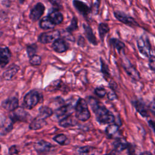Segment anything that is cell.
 Here are the masks:
<instances>
[{
  "mask_svg": "<svg viewBox=\"0 0 155 155\" xmlns=\"http://www.w3.org/2000/svg\"><path fill=\"white\" fill-rule=\"evenodd\" d=\"M140 154H151V153H150V152H148V151H145V152H143V153H141Z\"/></svg>",
  "mask_w": 155,
  "mask_h": 155,
  "instance_id": "44",
  "label": "cell"
},
{
  "mask_svg": "<svg viewBox=\"0 0 155 155\" xmlns=\"http://www.w3.org/2000/svg\"><path fill=\"white\" fill-rule=\"evenodd\" d=\"M73 5L76 10L84 17H87L92 11L90 7L80 0H73Z\"/></svg>",
  "mask_w": 155,
  "mask_h": 155,
  "instance_id": "12",
  "label": "cell"
},
{
  "mask_svg": "<svg viewBox=\"0 0 155 155\" xmlns=\"http://www.w3.org/2000/svg\"><path fill=\"white\" fill-rule=\"evenodd\" d=\"M1 107L8 111H13L19 107V100L16 97L7 98L2 101Z\"/></svg>",
  "mask_w": 155,
  "mask_h": 155,
  "instance_id": "13",
  "label": "cell"
},
{
  "mask_svg": "<svg viewBox=\"0 0 155 155\" xmlns=\"http://www.w3.org/2000/svg\"><path fill=\"white\" fill-rule=\"evenodd\" d=\"M85 42H84V38L82 36H79V39H78V45L81 46V47H83L84 45Z\"/></svg>",
  "mask_w": 155,
  "mask_h": 155,
  "instance_id": "42",
  "label": "cell"
},
{
  "mask_svg": "<svg viewBox=\"0 0 155 155\" xmlns=\"http://www.w3.org/2000/svg\"><path fill=\"white\" fill-rule=\"evenodd\" d=\"M122 64L125 71L131 78H132L134 81H138L140 79V76L139 72L131 64L129 60H128L127 59H125V60L123 59Z\"/></svg>",
  "mask_w": 155,
  "mask_h": 155,
  "instance_id": "7",
  "label": "cell"
},
{
  "mask_svg": "<svg viewBox=\"0 0 155 155\" xmlns=\"http://www.w3.org/2000/svg\"><path fill=\"white\" fill-rule=\"evenodd\" d=\"M127 150H128V153L129 154H133L134 153V149L133 148V145L129 143L128 146V148H127Z\"/></svg>",
  "mask_w": 155,
  "mask_h": 155,
  "instance_id": "43",
  "label": "cell"
},
{
  "mask_svg": "<svg viewBox=\"0 0 155 155\" xmlns=\"http://www.w3.org/2000/svg\"><path fill=\"white\" fill-rule=\"evenodd\" d=\"M12 53L8 48L6 47H0V67L6 66L10 61Z\"/></svg>",
  "mask_w": 155,
  "mask_h": 155,
  "instance_id": "17",
  "label": "cell"
},
{
  "mask_svg": "<svg viewBox=\"0 0 155 155\" xmlns=\"http://www.w3.org/2000/svg\"><path fill=\"white\" fill-rule=\"evenodd\" d=\"M54 141L60 145H67L70 143V140L64 134H58L53 137Z\"/></svg>",
  "mask_w": 155,
  "mask_h": 155,
  "instance_id": "29",
  "label": "cell"
},
{
  "mask_svg": "<svg viewBox=\"0 0 155 155\" xmlns=\"http://www.w3.org/2000/svg\"><path fill=\"white\" fill-rule=\"evenodd\" d=\"M61 33L59 30H51L42 33L38 37V41L42 44H48L59 38Z\"/></svg>",
  "mask_w": 155,
  "mask_h": 155,
  "instance_id": "6",
  "label": "cell"
},
{
  "mask_svg": "<svg viewBox=\"0 0 155 155\" xmlns=\"http://www.w3.org/2000/svg\"><path fill=\"white\" fill-rule=\"evenodd\" d=\"M91 149V147L87 145V146L79 147L77 150V151L79 154H87L90 152Z\"/></svg>",
  "mask_w": 155,
  "mask_h": 155,
  "instance_id": "37",
  "label": "cell"
},
{
  "mask_svg": "<svg viewBox=\"0 0 155 155\" xmlns=\"http://www.w3.org/2000/svg\"><path fill=\"white\" fill-rule=\"evenodd\" d=\"M110 43L111 45H113V47L116 50H117L119 53H120L125 48V44L117 38H111L110 39Z\"/></svg>",
  "mask_w": 155,
  "mask_h": 155,
  "instance_id": "28",
  "label": "cell"
},
{
  "mask_svg": "<svg viewBox=\"0 0 155 155\" xmlns=\"http://www.w3.org/2000/svg\"><path fill=\"white\" fill-rule=\"evenodd\" d=\"M15 122L9 116L6 117L3 116L0 119V135L5 136L13 129V125Z\"/></svg>",
  "mask_w": 155,
  "mask_h": 155,
  "instance_id": "9",
  "label": "cell"
},
{
  "mask_svg": "<svg viewBox=\"0 0 155 155\" xmlns=\"http://www.w3.org/2000/svg\"><path fill=\"white\" fill-rule=\"evenodd\" d=\"M107 95L108 99L110 101H114V100H116L117 99V96L116 93L113 90L107 92Z\"/></svg>",
  "mask_w": 155,
  "mask_h": 155,
  "instance_id": "38",
  "label": "cell"
},
{
  "mask_svg": "<svg viewBox=\"0 0 155 155\" xmlns=\"http://www.w3.org/2000/svg\"><path fill=\"white\" fill-rule=\"evenodd\" d=\"M148 108V110L155 116V98L149 104Z\"/></svg>",
  "mask_w": 155,
  "mask_h": 155,
  "instance_id": "39",
  "label": "cell"
},
{
  "mask_svg": "<svg viewBox=\"0 0 155 155\" xmlns=\"http://www.w3.org/2000/svg\"><path fill=\"white\" fill-rule=\"evenodd\" d=\"M53 7V10H59L62 8V4L61 0H49Z\"/></svg>",
  "mask_w": 155,
  "mask_h": 155,
  "instance_id": "35",
  "label": "cell"
},
{
  "mask_svg": "<svg viewBox=\"0 0 155 155\" xmlns=\"http://www.w3.org/2000/svg\"><path fill=\"white\" fill-rule=\"evenodd\" d=\"M137 47L140 53L146 58H149L151 46L148 37L146 35L140 36L137 40Z\"/></svg>",
  "mask_w": 155,
  "mask_h": 155,
  "instance_id": "4",
  "label": "cell"
},
{
  "mask_svg": "<svg viewBox=\"0 0 155 155\" xmlns=\"http://www.w3.org/2000/svg\"><path fill=\"white\" fill-rule=\"evenodd\" d=\"M76 117L69 115L67 117H64L59 121V125L64 128H67L70 127L75 126L77 124V121L76 120Z\"/></svg>",
  "mask_w": 155,
  "mask_h": 155,
  "instance_id": "22",
  "label": "cell"
},
{
  "mask_svg": "<svg viewBox=\"0 0 155 155\" xmlns=\"http://www.w3.org/2000/svg\"><path fill=\"white\" fill-rule=\"evenodd\" d=\"M2 31L0 30V36H2Z\"/></svg>",
  "mask_w": 155,
  "mask_h": 155,
  "instance_id": "46",
  "label": "cell"
},
{
  "mask_svg": "<svg viewBox=\"0 0 155 155\" xmlns=\"http://www.w3.org/2000/svg\"><path fill=\"white\" fill-rule=\"evenodd\" d=\"M41 57L36 54L29 58V63L32 65H39L41 64Z\"/></svg>",
  "mask_w": 155,
  "mask_h": 155,
  "instance_id": "32",
  "label": "cell"
},
{
  "mask_svg": "<svg viewBox=\"0 0 155 155\" xmlns=\"http://www.w3.org/2000/svg\"><path fill=\"white\" fill-rule=\"evenodd\" d=\"M51 47L54 51L58 53L65 52L68 48V46L66 41L64 39L60 38L56 39L53 42Z\"/></svg>",
  "mask_w": 155,
  "mask_h": 155,
  "instance_id": "16",
  "label": "cell"
},
{
  "mask_svg": "<svg viewBox=\"0 0 155 155\" xmlns=\"http://www.w3.org/2000/svg\"><path fill=\"white\" fill-rule=\"evenodd\" d=\"M78 28V19L76 17L74 16L71 20L70 24L67 27L66 31L68 33H72L74 31L76 30Z\"/></svg>",
  "mask_w": 155,
  "mask_h": 155,
  "instance_id": "30",
  "label": "cell"
},
{
  "mask_svg": "<svg viewBox=\"0 0 155 155\" xmlns=\"http://www.w3.org/2000/svg\"><path fill=\"white\" fill-rule=\"evenodd\" d=\"M74 111V107H73L71 104H68L61 106L55 111L54 114L56 117L60 120L64 117L72 114Z\"/></svg>",
  "mask_w": 155,
  "mask_h": 155,
  "instance_id": "10",
  "label": "cell"
},
{
  "mask_svg": "<svg viewBox=\"0 0 155 155\" xmlns=\"http://www.w3.org/2000/svg\"><path fill=\"white\" fill-rule=\"evenodd\" d=\"M39 112L38 116L45 119L49 117H50L53 114V111L52 109L47 106H41L39 108Z\"/></svg>",
  "mask_w": 155,
  "mask_h": 155,
  "instance_id": "25",
  "label": "cell"
},
{
  "mask_svg": "<svg viewBox=\"0 0 155 155\" xmlns=\"http://www.w3.org/2000/svg\"><path fill=\"white\" fill-rule=\"evenodd\" d=\"M148 66L151 70L155 73V56L150 55L148 58Z\"/></svg>",
  "mask_w": 155,
  "mask_h": 155,
  "instance_id": "36",
  "label": "cell"
},
{
  "mask_svg": "<svg viewBox=\"0 0 155 155\" xmlns=\"http://www.w3.org/2000/svg\"><path fill=\"white\" fill-rule=\"evenodd\" d=\"M24 1H25V0H19V3H20V4H23Z\"/></svg>",
  "mask_w": 155,
  "mask_h": 155,
  "instance_id": "45",
  "label": "cell"
},
{
  "mask_svg": "<svg viewBox=\"0 0 155 155\" xmlns=\"http://www.w3.org/2000/svg\"><path fill=\"white\" fill-rule=\"evenodd\" d=\"M114 16L119 21L125 25H129L132 27L139 26L138 23L133 17L127 15L124 12L119 10L114 11Z\"/></svg>",
  "mask_w": 155,
  "mask_h": 155,
  "instance_id": "5",
  "label": "cell"
},
{
  "mask_svg": "<svg viewBox=\"0 0 155 155\" xmlns=\"http://www.w3.org/2000/svg\"><path fill=\"white\" fill-rule=\"evenodd\" d=\"M114 147V152L119 153L127 149L129 143L127 142L125 139L117 137L113 143Z\"/></svg>",
  "mask_w": 155,
  "mask_h": 155,
  "instance_id": "19",
  "label": "cell"
},
{
  "mask_svg": "<svg viewBox=\"0 0 155 155\" xmlns=\"http://www.w3.org/2000/svg\"><path fill=\"white\" fill-rule=\"evenodd\" d=\"M48 16L55 25L60 24L64 20L63 15L59 10H53V11L48 14Z\"/></svg>",
  "mask_w": 155,
  "mask_h": 155,
  "instance_id": "23",
  "label": "cell"
},
{
  "mask_svg": "<svg viewBox=\"0 0 155 155\" xmlns=\"http://www.w3.org/2000/svg\"><path fill=\"white\" fill-rule=\"evenodd\" d=\"M110 31V27L108 25L104 22H101L98 25V32L100 39L102 41H104V39L105 35Z\"/></svg>",
  "mask_w": 155,
  "mask_h": 155,
  "instance_id": "27",
  "label": "cell"
},
{
  "mask_svg": "<svg viewBox=\"0 0 155 155\" xmlns=\"http://www.w3.org/2000/svg\"><path fill=\"white\" fill-rule=\"evenodd\" d=\"M19 70V67L16 64L10 65L8 68L3 73L2 78L4 79L7 81L12 80L15 76L17 74Z\"/></svg>",
  "mask_w": 155,
  "mask_h": 155,
  "instance_id": "20",
  "label": "cell"
},
{
  "mask_svg": "<svg viewBox=\"0 0 155 155\" xmlns=\"http://www.w3.org/2000/svg\"><path fill=\"white\" fill-rule=\"evenodd\" d=\"M39 26L41 28L44 30H48L54 28L56 25L51 21L50 18L47 16L42 18V19L39 22Z\"/></svg>",
  "mask_w": 155,
  "mask_h": 155,
  "instance_id": "26",
  "label": "cell"
},
{
  "mask_svg": "<svg viewBox=\"0 0 155 155\" xmlns=\"http://www.w3.org/2000/svg\"><path fill=\"white\" fill-rule=\"evenodd\" d=\"M40 98L41 95L37 91H30L24 97V107L27 109H32L39 103Z\"/></svg>",
  "mask_w": 155,
  "mask_h": 155,
  "instance_id": "3",
  "label": "cell"
},
{
  "mask_svg": "<svg viewBox=\"0 0 155 155\" xmlns=\"http://www.w3.org/2000/svg\"><path fill=\"white\" fill-rule=\"evenodd\" d=\"M14 122L16 121L27 122L30 117V115L23 108L18 107L13 111L12 114L10 116Z\"/></svg>",
  "mask_w": 155,
  "mask_h": 155,
  "instance_id": "8",
  "label": "cell"
},
{
  "mask_svg": "<svg viewBox=\"0 0 155 155\" xmlns=\"http://www.w3.org/2000/svg\"><path fill=\"white\" fill-rule=\"evenodd\" d=\"M94 93L97 97L100 98H103L107 94V92L104 88L101 87H97L94 89Z\"/></svg>",
  "mask_w": 155,
  "mask_h": 155,
  "instance_id": "34",
  "label": "cell"
},
{
  "mask_svg": "<svg viewBox=\"0 0 155 155\" xmlns=\"http://www.w3.org/2000/svg\"><path fill=\"white\" fill-rule=\"evenodd\" d=\"M88 104L95 114L96 120L100 124H110L115 121L114 114L95 97L89 96Z\"/></svg>",
  "mask_w": 155,
  "mask_h": 155,
  "instance_id": "1",
  "label": "cell"
},
{
  "mask_svg": "<svg viewBox=\"0 0 155 155\" xmlns=\"http://www.w3.org/2000/svg\"><path fill=\"white\" fill-rule=\"evenodd\" d=\"M148 124L149 127L152 129V130L155 133V122L152 119H150L148 120Z\"/></svg>",
  "mask_w": 155,
  "mask_h": 155,
  "instance_id": "41",
  "label": "cell"
},
{
  "mask_svg": "<svg viewBox=\"0 0 155 155\" xmlns=\"http://www.w3.org/2000/svg\"><path fill=\"white\" fill-rule=\"evenodd\" d=\"M37 45L36 44H32L30 45H28L27 47V53L28 54V58H30V56L35 54V53H36L37 51Z\"/></svg>",
  "mask_w": 155,
  "mask_h": 155,
  "instance_id": "33",
  "label": "cell"
},
{
  "mask_svg": "<svg viewBox=\"0 0 155 155\" xmlns=\"http://www.w3.org/2000/svg\"><path fill=\"white\" fill-rule=\"evenodd\" d=\"M44 11L45 6L44 5V4L41 2H38L31 9L29 15V18L33 22L37 21L42 16Z\"/></svg>",
  "mask_w": 155,
  "mask_h": 155,
  "instance_id": "11",
  "label": "cell"
},
{
  "mask_svg": "<svg viewBox=\"0 0 155 155\" xmlns=\"http://www.w3.org/2000/svg\"><path fill=\"white\" fill-rule=\"evenodd\" d=\"M45 125H47V122L45 119L37 116L30 122L29 128L32 130H37L42 128Z\"/></svg>",
  "mask_w": 155,
  "mask_h": 155,
  "instance_id": "24",
  "label": "cell"
},
{
  "mask_svg": "<svg viewBox=\"0 0 155 155\" xmlns=\"http://www.w3.org/2000/svg\"><path fill=\"white\" fill-rule=\"evenodd\" d=\"M132 104L134 106L136 110L137 111V112L139 113L142 117H148V108L143 101L139 99L134 100L132 101Z\"/></svg>",
  "mask_w": 155,
  "mask_h": 155,
  "instance_id": "14",
  "label": "cell"
},
{
  "mask_svg": "<svg viewBox=\"0 0 155 155\" xmlns=\"http://www.w3.org/2000/svg\"><path fill=\"white\" fill-rule=\"evenodd\" d=\"M53 148V145L51 143L44 140H41L34 145V148L38 153H48Z\"/></svg>",
  "mask_w": 155,
  "mask_h": 155,
  "instance_id": "15",
  "label": "cell"
},
{
  "mask_svg": "<svg viewBox=\"0 0 155 155\" xmlns=\"http://www.w3.org/2000/svg\"><path fill=\"white\" fill-rule=\"evenodd\" d=\"M83 28L84 30V33L86 38L88 41L94 45H97L98 42L95 35L93 33V30L89 25L86 24H83Z\"/></svg>",
  "mask_w": 155,
  "mask_h": 155,
  "instance_id": "21",
  "label": "cell"
},
{
  "mask_svg": "<svg viewBox=\"0 0 155 155\" xmlns=\"http://www.w3.org/2000/svg\"><path fill=\"white\" fill-rule=\"evenodd\" d=\"M75 117L80 121L85 122L90 118V112L87 102L83 98L79 97L74 105Z\"/></svg>",
  "mask_w": 155,
  "mask_h": 155,
  "instance_id": "2",
  "label": "cell"
},
{
  "mask_svg": "<svg viewBox=\"0 0 155 155\" xmlns=\"http://www.w3.org/2000/svg\"><path fill=\"white\" fill-rule=\"evenodd\" d=\"M105 134L108 137L111 139H116L119 137V125L117 124H110L105 128Z\"/></svg>",
  "mask_w": 155,
  "mask_h": 155,
  "instance_id": "18",
  "label": "cell"
},
{
  "mask_svg": "<svg viewBox=\"0 0 155 155\" xmlns=\"http://www.w3.org/2000/svg\"><path fill=\"white\" fill-rule=\"evenodd\" d=\"M101 61V71L102 72V73L104 74V78L106 79L107 78H109L108 77L110 76V70H109V68L108 65L105 62V61H104L102 60V58H101L100 59Z\"/></svg>",
  "mask_w": 155,
  "mask_h": 155,
  "instance_id": "31",
  "label": "cell"
},
{
  "mask_svg": "<svg viewBox=\"0 0 155 155\" xmlns=\"http://www.w3.org/2000/svg\"><path fill=\"white\" fill-rule=\"evenodd\" d=\"M19 149L16 145H12L9 148L8 154H19Z\"/></svg>",
  "mask_w": 155,
  "mask_h": 155,
  "instance_id": "40",
  "label": "cell"
},
{
  "mask_svg": "<svg viewBox=\"0 0 155 155\" xmlns=\"http://www.w3.org/2000/svg\"><path fill=\"white\" fill-rule=\"evenodd\" d=\"M1 145H0V151H1Z\"/></svg>",
  "mask_w": 155,
  "mask_h": 155,
  "instance_id": "48",
  "label": "cell"
},
{
  "mask_svg": "<svg viewBox=\"0 0 155 155\" xmlns=\"http://www.w3.org/2000/svg\"><path fill=\"white\" fill-rule=\"evenodd\" d=\"M96 1L97 2V4H100V2H101V0H96Z\"/></svg>",
  "mask_w": 155,
  "mask_h": 155,
  "instance_id": "47",
  "label": "cell"
}]
</instances>
